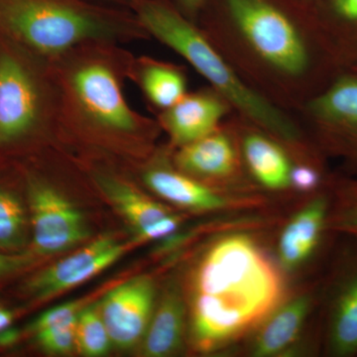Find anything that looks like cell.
Returning a JSON list of instances; mask_svg holds the SVG:
<instances>
[{
  "instance_id": "obj_12",
  "label": "cell",
  "mask_w": 357,
  "mask_h": 357,
  "mask_svg": "<svg viewBox=\"0 0 357 357\" xmlns=\"http://www.w3.org/2000/svg\"><path fill=\"white\" fill-rule=\"evenodd\" d=\"M231 112L229 102L208 86L188 91L172 107L157 114V121L168 134L170 147L176 149L215 132Z\"/></svg>"
},
{
  "instance_id": "obj_5",
  "label": "cell",
  "mask_w": 357,
  "mask_h": 357,
  "mask_svg": "<svg viewBox=\"0 0 357 357\" xmlns=\"http://www.w3.org/2000/svg\"><path fill=\"white\" fill-rule=\"evenodd\" d=\"M130 10L151 39L184 58L241 119L276 137L298 139L299 130L290 114L251 86L203 29L183 15L170 0H136Z\"/></svg>"
},
{
  "instance_id": "obj_27",
  "label": "cell",
  "mask_w": 357,
  "mask_h": 357,
  "mask_svg": "<svg viewBox=\"0 0 357 357\" xmlns=\"http://www.w3.org/2000/svg\"><path fill=\"white\" fill-rule=\"evenodd\" d=\"M321 183V174L318 169L306 164L292 167L290 185L300 191L310 192L317 189Z\"/></svg>"
},
{
  "instance_id": "obj_9",
  "label": "cell",
  "mask_w": 357,
  "mask_h": 357,
  "mask_svg": "<svg viewBox=\"0 0 357 357\" xmlns=\"http://www.w3.org/2000/svg\"><path fill=\"white\" fill-rule=\"evenodd\" d=\"M128 245L114 237H102L82 250L40 272L26 285V292L37 300L48 299L76 287L100 273L119 259Z\"/></svg>"
},
{
  "instance_id": "obj_4",
  "label": "cell",
  "mask_w": 357,
  "mask_h": 357,
  "mask_svg": "<svg viewBox=\"0 0 357 357\" xmlns=\"http://www.w3.org/2000/svg\"><path fill=\"white\" fill-rule=\"evenodd\" d=\"M0 32L47 60L84 44L151 39L130 9L89 0H0Z\"/></svg>"
},
{
  "instance_id": "obj_8",
  "label": "cell",
  "mask_w": 357,
  "mask_h": 357,
  "mask_svg": "<svg viewBox=\"0 0 357 357\" xmlns=\"http://www.w3.org/2000/svg\"><path fill=\"white\" fill-rule=\"evenodd\" d=\"M299 112L333 153L357 167V74L342 75L312 96Z\"/></svg>"
},
{
  "instance_id": "obj_34",
  "label": "cell",
  "mask_w": 357,
  "mask_h": 357,
  "mask_svg": "<svg viewBox=\"0 0 357 357\" xmlns=\"http://www.w3.org/2000/svg\"><path fill=\"white\" fill-rule=\"evenodd\" d=\"M306 1L310 2V3H314V2L318 1V0H306Z\"/></svg>"
},
{
  "instance_id": "obj_3",
  "label": "cell",
  "mask_w": 357,
  "mask_h": 357,
  "mask_svg": "<svg viewBox=\"0 0 357 357\" xmlns=\"http://www.w3.org/2000/svg\"><path fill=\"white\" fill-rule=\"evenodd\" d=\"M276 269L250 238L225 237L206 252L194 279L192 335L213 351L266 318L281 297Z\"/></svg>"
},
{
  "instance_id": "obj_28",
  "label": "cell",
  "mask_w": 357,
  "mask_h": 357,
  "mask_svg": "<svg viewBox=\"0 0 357 357\" xmlns=\"http://www.w3.org/2000/svg\"><path fill=\"white\" fill-rule=\"evenodd\" d=\"M183 15L192 22H198L206 0H170Z\"/></svg>"
},
{
  "instance_id": "obj_22",
  "label": "cell",
  "mask_w": 357,
  "mask_h": 357,
  "mask_svg": "<svg viewBox=\"0 0 357 357\" xmlns=\"http://www.w3.org/2000/svg\"><path fill=\"white\" fill-rule=\"evenodd\" d=\"M25 218L24 210L17 197L0 188V248L13 249L22 244Z\"/></svg>"
},
{
  "instance_id": "obj_20",
  "label": "cell",
  "mask_w": 357,
  "mask_h": 357,
  "mask_svg": "<svg viewBox=\"0 0 357 357\" xmlns=\"http://www.w3.org/2000/svg\"><path fill=\"white\" fill-rule=\"evenodd\" d=\"M307 307V299L296 300L273 314L256 340V354L272 356L292 344L306 318Z\"/></svg>"
},
{
  "instance_id": "obj_15",
  "label": "cell",
  "mask_w": 357,
  "mask_h": 357,
  "mask_svg": "<svg viewBox=\"0 0 357 357\" xmlns=\"http://www.w3.org/2000/svg\"><path fill=\"white\" fill-rule=\"evenodd\" d=\"M129 81L137 86L157 114L172 107L189 91L184 68L150 56H134Z\"/></svg>"
},
{
  "instance_id": "obj_1",
  "label": "cell",
  "mask_w": 357,
  "mask_h": 357,
  "mask_svg": "<svg viewBox=\"0 0 357 357\" xmlns=\"http://www.w3.org/2000/svg\"><path fill=\"white\" fill-rule=\"evenodd\" d=\"M197 24L251 86L284 110H300L323 89V55L338 60L306 0H206Z\"/></svg>"
},
{
  "instance_id": "obj_10",
  "label": "cell",
  "mask_w": 357,
  "mask_h": 357,
  "mask_svg": "<svg viewBox=\"0 0 357 357\" xmlns=\"http://www.w3.org/2000/svg\"><path fill=\"white\" fill-rule=\"evenodd\" d=\"M154 285L149 277L138 276L112 289L100 305L112 344L128 349L145 335L151 319Z\"/></svg>"
},
{
  "instance_id": "obj_21",
  "label": "cell",
  "mask_w": 357,
  "mask_h": 357,
  "mask_svg": "<svg viewBox=\"0 0 357 357\" xmlns=\"http://www.w3.org/2000/svg\"><path fill=\"white\" fill-rule=\"evenodd\" d=\"M112 344L100 305L84 307L77 321V349L86 356H102L109 351Z\"/></svg>"
},
{
  "instance_id": "obj_32",
  "label": "cell",
  "mask_w": 357,
  "mask_h": 357,
  "mask_svg": "<svg viewBox=\"0 0 357 357\" xmlns=\"http://www.w3.org/2000/svg\"><path fill=\"white\" fill-rule=\"evenodd\" d=\"M13 319V312L4 309V307H0V331L10 326Z\"/></svg>"
},
{
  "instance_id": "obj_33",
  "label": "cell",
  "mask_w": 357,
  "mask_h": 357,
  "mask_svg": "<svg viewBox=\"0 0 357 357\" xmlns=\"http://www.w3.org/2000/svg\"><path fill=\"white\" fill-rule=\"evenodd\" d=\"M345 62L351 67V72L357 74V49L352 52L349 57L345 59Z\"/></svg>"
},
{
  "instance_id": "obj_24",
  "label": "cell",
  "mask_w": 357,
  "mask_h": 357,
  "mask_svg": "<svg viewBox=\"0 0 357 357\" xmlns=\"http://www.w3.org/2000/svg\"><path fill=\"white\" fill-rule=\"evenodd\" d=\"M77 321L35 333L40 347L45 351L56 354L74 351L77 347Z\"/></svg>"
},
{
  "instance_id": "obj_26",
  "label": "cell",
  "mask_w": 357,
  "mask_h": 357,
  "mask_svg": "<svg viewBox=\"0 0 357 357\" xmlns=\"http://www.w3.org/2000/svg\"><path fill=\"white\" fill-rule=\"evenodd\" d=\"M340 196V206L335 211V227L357 234V182L345 185Z\"/></svg>"
},
{
  "instance_id": "obj_7",
  "label": "cell",
  "mask_w": 357,
  "mask_h": 357,
  "mask_svg": "<svg viewBox=\"0 0 357 357\" xmlns=\"http://www.w3.org/2000/svg\"><path fill=\"white\" fill-rule=\"evenodd\" d=\"M27 189L37 253L57 255L88 238L83 215L53 183L39 174L28 173Z\"/></svg>"
},
{
  "instance_id": "obj_29",
  "label": "cell",
  "mask_w": 357,
  "mask_h": 357,
  "mask_svg": "<svg viewBox=\"0 0 357 357\" xmlns=\"http://www.w3.org/2000/svg\"><path fill=\"white\" fill-rule=\"evenodd\" d=\"M27 256L4 255L0 252V277L18 271L29 263Z\"/></svg>"
},
{
  "instance_id": "obj_25",
  "label": "cell",
  "mask_w": 357,
  "mask_h": 357,
  "mask_svg": "<svg viewBox=\"0 0 357 357\" xmlns=\"http://www.w3.org/2000/svg\"><path fill=\"white\" fill-rule=\"evenodd\" d=\"M86 306V305L82 301H76V302H70L61 306L52 307L33 321L29 331L36 333L53 326L67 325L76 321L82 310Z\"/></svg>"
},
{
  "instance_id": "obj_16",
  "label": "cell",
  "mask_w": 357,
  "mask_h": 357,
  "mask_svg": "<svg viewBox=\"0 0 357 357\" xmlns=\"http://www.w3.org/2000/svg\"><path fill=\"white\" fill-rule=\"evenodd\" d=\"M246 128L241 141V153L248 170L260 184L272 190L290 185V160L280 145L262 129Z\"/></svg>"
},
{
  "instance_id": "obj_11",
  "label": "cell",
  "mask_w": 357,
  "mask_h": 357,
  "mask_svg": "<svg viewBox=\"0 0 357 357\" xmlns=\"http://www.w3.org/2000/svg\"><path fill=\"white\" fill-rule=\"evenodd\" d=\"M91 177L142 241L162 238L178 229L180 218L143 195L126 178L102 168L91 171Z\"/></svg>"
},
{
  "instance_id": "obj_13",
  "label": "cell",
  "mask_w": 357,
  "mask_h": 357,
  "mask_svg": "<svg viewBox=\"0 0 357 357\" xmlns=\"http://www.w3.org/2000/svg\"><path fill=\"white\" fill-rule=\"evenodd\" d=\"M172 161L181 172L199 181L223 182L236 178L241 171L236 143L222 126L201 139L176 148Z\"/></svg>"
},
{
  "instance_id": "obj_30",
  "label": "cell",
  "mask_w": 357,
  "mask_h": 357,
  "mask_svg": "<svg viewBox=\"0 0 357 357\" xmlns=\"http://www.w3.org/2000/svg\"><path fill=\"white\" fill-rule=\"evenodd\" d=\"M20 332L15 328H8L0 331V347H9L17 342L20 338Z\"/></svg>"
},
{
  "instance_id": "obj_18",
  "label": "cell",
  "mask_w": 357,
  "mask_h": 357,
  "mask_svg": "<svg viewBox=\"0 0 357 357\" xmlns=\"http://www.w3.org/2000/svg\"><path fill=\"white\" fill-rule=\"evenodd\" d=\"M184 316L182 300L175 293L168 294L148 325L143 344L145 356H166L180 347Z\"/></svg>"
},
{
  "instance_id": "obj_31",
  "label": "cell",
  "mask_w": 357,
  "mask_h": 357,
  "mask_svg": "<svg viewBox=\"0 0 357 357\" xmlns=\"http://www.w3.org/2000/svg\"><path fill=\"white\" fill-rule=\"evenodd\" d=\"M96 3L105 4V6L121 7V8L131 9L136 0H89Z\"/></svg>"
},
{
  "instance_id": "obj_23",
  "label": "cell",
  "mask_w": 357,
  "mask_h": 357,
  "mask_svg": "<svg viewBox=\"0 0 357 357\" xmlns=\"http://www.w3.org/2000/svg\"><path fill=\"white\" fill-rule=\"evenodd\" d=\"M312 4L326 32L333 26L357 27V0H318Z\"/></svg>"
},
{
  "instance_id": "obj_19",
  "label": "cell",
  "mask_w": 357,
  "mask_h": 357,
  "mask_svg": "<svg viewBox=\"0 0 357 357\" xmlns=\"http://www.w3.org/2000/svg\"><path fill=\"white\" fill-rule=\"evenodd\" d=\"M330 342L338 356L357 352V270L344 281L333 304Z\"/></svg>"
},
{
  "instance_id": "obj_17",
  "label": "cell",
  "mask_w": 357,
  "mask_h": 357,
  "mask_svg": "<svg viewBox=\"0 0 357 357\" xmlns=\"http://www.w3.org/2000/svg\"><path fill=\"white\" fill-rule=\"evenodd\" d=\"M326 215V203L318 199L289 223L279 244L281 261L285 266H297L311 255L319 243Z\"/></svg>"
},
{
  "instance_id": "obj_6",
  "label": "cell",
  "mask_w": 357,
  "mask_h": 357,
  "mask_svg": "<svg viewBox=\"0 0 357 357\" xmlns=\"http://www.w3.org/2000/svg\"><path fill=\"white\" fill-rule=\"evenodd\" d=\"M60 136L50 61L0 32V148Z\"/></svg>"
},
{
  "instance_id": "obj_2",
  "label": "cell",
  "mask_w": 357,
  "mask_h": 357,
  "mask_svg": "<svg viewBox=\"0 0 357 357\" xmlns=\"http://www.w3.org/2000/svg\"><path fill=\"white\" fill-rule=\"evenodd\" d=\"M134 55L124 45L96 42L52 59L60 136L128 152H145L161 130L123 93Z\"/></svg>"
},
{
  "instance_id": "obj_14",
  "label": "cell",
  "mask_w": 357,
  "mask_h": 357,
  "mask_svg": "<svg viewBox=\"0 0 357 357\" xmlns=\"http://www.w3.org/2000/svg\"><path fill=\"white\" fill-rule=\"evenodd\" d=\"M165 157L149 160L141 171L143 183L161 198L194 210L225 208L229 201L201 181L181 172Z\"/></svg>"
}]
</instances>
